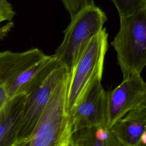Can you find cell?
Here are the masks:
<instances>
[{
  "label": "cell",
  "instance_id": "obj_16",
  "mask_svg": "<svg viewBox=\"0 0 146 146\" xmlns=\"http://www.w3.org/2000/svg\"><path fill=\"white\" fill-rule=\"evenodd\" d=\"M13 26L14 23L11 22H9L6 25L0 27V39H2L6 36Z\"/></svg>",
  "mask_w": 146,
  "mask_h": 146
},
{
  "label": "cell",
  "instance_id": "obj_9",
  "mask_svg": "<svg viewBox=\"0 0 146 146\" xmlns=\"http://www.w3.org/2000/svg\"><path fill=\"white\" fill-rule=\"evenodd\" d=\"M27 95L18 94L9 100L0 111V146H15Z\"/></svg>",
  "mask_w": 146,
  "mask_h": 146
},
{
  "label": "cell",
  "instance_id": "obj_13",
  "mask_svg": "<svg viewBox=\"0 0 146 146\" xmlns=\"http://www.w3.org/2000/svg\"><path fill=\"white\" fill-rule=\"evenodd\" d=\"M71 18L84 7L94 5V0H61Z\"/></svg>",
  "mask_w": 146,
  "mask_h": 146
},
{
  "label": "cell",
  "instance_id": "obj_3",
  "mask_svg": "<svg viewBox=\"0 0 146 146\" xmlns=\"http://www.w3.org/2000/svg\"><path fill=\"white\" fill-rule=\"evenodd\" d=\"M111 44L123 79L140 75L146 66V9L120 18L119 32Z\"/></svg>",
  "mask_w": 146,
  "mask_h": 146
},
{
  "label": "cell",
  "instance_id": "obj_2",
  "mask_svg": "<svg viewBox=\"0 0 146 146\" xmlns=\"http://www.w3.org/2000/svg\"><path fill=\"white\" fill-rule=\"evenodd\" d=\"M70 78L67 72L54 88L30 137L29 146H74L67 108Z\"/></svg>",
  "mask_w": 146,
  "mask_h": 146
},
{
  "label": "cell",
  "instance_id": "obj_1",
  "mask_svg": "<svg viewBox=\"0 0 146 146\" xmlns=\"http://www.w3.org/2000/svg\"><path fill=\"white\" fill-rule=\"evenodd\" d=\"M48 56L38 48L21 52L0 51V86L10 99L27 95L43 82L48 74L44 60Z\"/></svg>",
  "mask_w": 146,
  "mask_h": 146
},
{
  "label": "cell",
  "instance_id": "obj_5",
  "mask_svg": "<svg viewBox=\"0 0 146 146\" xmlns=\"http://www.w3.org/2000/svg\"><path fill=\"white\" fill-rule=\"evenodd\" d=\"M108 35L104 28L90 39L70 74L67 97L69 114L92 82L96 79H102L108 49Z\"/></svg>",
  "mask_w": 146,
  "mask_h": 146
},
{
  "label": "cell",
  "instance_id": "obj_15",
  "mask_svg": "<svg viewBox=\"0 0 146 146\" xmlns=\"http://www.w3.org/2000/svg\"><path fill=\"white\" fill-rule=\"evenodd\" d=\"M10 99L6 90L2 86H0V111L6 105Z\"/></svg>",
  "mask_w": 146,
  "mask_h": 146
},
{
  "label": "cell",
  "instance_id": "obj_17",
  "mask_svg": "<svg viewBox=\"0 0 146 146\" xmlns=\"http://www.w3.org/2000/svg\"><path fill=\"white\" fill-rule=\"evenodd\" d=\"M136 109L146 117V101Z\"/></svg>",
  "mask_w": 146,
  "mask_h": 146
},
{
  "label": "cell",
  "instance_id": "obj_11",
  "mask_svg": "<svg viewBox=\"0 0 146 146\" xmlns=\"http://www.w3.org/2000/svg\"><path fill=\"white\" fill-rule=\"evenodd\" d=\"M71 141L74 146H126L106 124L73 132Z\"/></svg>",
  "mask_w": 146,
  "mask_h": 146
},
{
  "label": "cell",
  "instance_id": "obj_18",
  "mask_svg": "<svg viewBox=\"0 0 146 146\" xmlns=\"http://www.w3.org/2000/svg\"><path fill=\"white\" fill-rule=\"evenodd\" d=\"M29 143H30V140L22 141L18 143L15 146H29Z\"/></svg>",
  "mask_w": 146,
  "mask_h": 146
},
{
  "label": "cell",
  "instance_id": "obj_4",
  "mask_svg": "<svg viewBox=\"0 0 146 146\" xmlns=\"http://www.w3.org/2000/svg\"><path fill=\"white\" fill-rule=\"evenodd\" d=\"M107 19L106 13L95 4L84 7L71 18L63 31V40L53 55L70 75L90 39L103 29Z\"/></svg>",
  "mask_w": 146,
  "mask_h": 146
},
{
  "label": "cell",
  "instance_id": "obj_8",
  "mask_svg": "<svg viewBox=\"0 0 146 146\" xmlns=\"http://www.w3.org/2000/svg\"><path fill=\"white\" fill-rule=\"evenodd\" d=\"M101 80L96 79L92 82L71 112L72 133L83 128L106 124L107 92Z\"/></svg>",
  "mask_w": 146,
  "mask_h": 146
},
{
  "label": "cell",
  "instance_id": "obj_12",
  "mask_svg": "<svg viewBox=\"0 0 146 146\" xmlns=\"http://www.w3.org/2000/svg\"><path fill=\"white\" fill-rule=\"evenodd\" d=\"M116 6L120 18L127 17L146 9V0H111Z\"/></svg>",
  "mask_w": 146,
  "mask_h": 146
},
{
  "label": "cell",
  "instance_id": "obj_19",
  "mask_svg": "<svg viewBox=\"0 0 146 146\" xmlns=\"http://www.w3.org/2000/svg\"><path fill=\"white\" fill-rule=\"evenodd\" d=\"M6 21V19H5L4 17H2V16L0 15V23L2 22H3V21Z\"/></svg>",
  "mask_w": 146,
  "mask_h": 146
},
{
  "label": "cell",
  "instance_id": "obj_6",
  "mask_svg": "<svg viewBox=\"0 0 146 146\" xmlns=\"http://www.w3.org/2000/svg\"><path fill=\"white\" fill-rule=\"evenodd\" d=\"M67 72V68L62 64H59L36 88L27 95L18 131L17 143L30 140L54 88Z\"/></svg>",
  "mask_w": 146,
  "mask_h": 146
},
{
  "label": "cell",
  "instance_id": "obj_7",
  "mask_svg": "<svg viewBox=\"0 0 146 146\" xmlns=\"http://www.w3.org/2000/svg\"><path fill=\"white\" fill-rule=\"evenodd\" d=\"M107 99L106 125L110 128L146 101V82L140 75L123 79L119 86L107 92Z\"/></svg>",
  "mask_w": 146,
  "mask_h": 146
},
{
  "label": "cell",
  "instance_id": "obj_14",
  "mask_svg": "<svg viewBox=\"0 0 146 146\" xmlns=\"http://www.w3.org/2000/svg\"><path fill=\"white\" fill-rule=\"evenodd\" d=\"M15 15L13 6L8 0H0V15L10 21Z\"/></svg>",
  "mask_w": 146,
  "mask_h": 146
},
{
  "label": "cell",
  "instance_id": "obj_10",
  "mask_svg": "<svg viewBox=\"0 0 146 146\" xmlns=\"http://www.w3.org/2000/svg\"><path fill=\"white\" fill-rule=\"evenodd\" d=\"M110 128L126 146H139L146 131V117L135 109Z\"/></svg>",
  "mask_w": 146,
  "mask_h": 146
}]
</instances>
